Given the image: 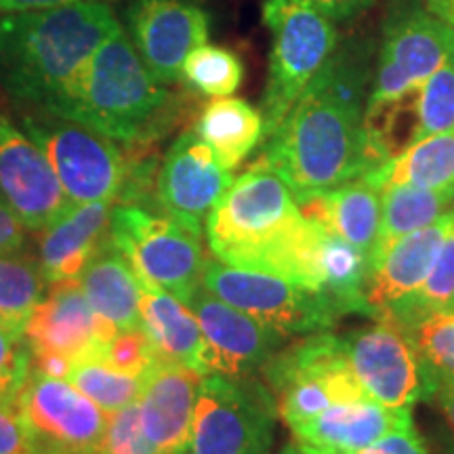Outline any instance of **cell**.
<instances>
[{
	"label": "cell",
	"instance_id": "cell-11",
	"mask_svg": "<svg viewBox=\"0 0 454 454\" xmlns=\"http://www.w3.org/2000/svg\"><path fill=\"white\" fill-rule=\"evenodd\" d=\"M27 448L41 454H101L107 412L64 379L30 368L17 397Z\"/></svg>",
	"mask_w": 454,
	"mask_h": 454
},
{
	"label": "cell",
	"instance_id": "cell-16",
	"mask_svg": "<svg viewBox=\"0 0 454 454\" xmlns=\"http://www.w3.org/2000/svg\"><path fill=\"white\" fill-rule=\"evenodd\" d=\"M0 194L27 231L41 234L74 202L43 150L0 112Z\"/></svg>",
	"mask_w": 454,
	"mask_h": 454
},
{
	"label": "cell",
	"instance_id": "cell-12",
	"mask_svg": "<svg viewBox=\"0 0 454 454\" xmlns=\"http://www.w3.org/2000/svg\"><path fill=\"white\" fill-rule=\"evenodd\" d=\"M454 51V30L419 0H394L383 24V44L366 104L419 89Z\"/></svg>",
	"mask_w": 454,
	"mask_h": 454
},
{
	"label": "cell",
	"instance_id": "cell-41",
	"mask_svg": "<svg viewBox=\"0 0 454 454\" xmlns=\"http://www.w3.org/2000/svg\"><path fill=\"white\" fill-rule=\"evenodd\" d=\"M27 450V438L20 414L0 404V454H21Z\"/></svg>",
	"mask_w": 454,
	"mask_h": 454
},
{
	"label": "cell",
	"instance_id": "cell-47",
	"mask_svg": "<svg viewBox=\"0 0 454 454\" xmlns=\"http://www.w3.org/2000/svg\"><path fill=\"white\" fill-rule=\"evenodd\" d=\"M280 454H309V452H308V450H305V448H303V446H301L297 440H293V442H288V444L282 448V450H280Z\"/></svg>",
	"mask_w": 454,
	"mask_h": 454
},
{
	"label": "cell",
	"instance_id": "cell-8",
	"mask_svg": "<svg viewBox=\"0 0 454 454\" xmlns=\"http://www.w3.org/2000/svg\"><path fill=\"white\" fill-rule=\"evenodd\" d=\"M276 419V400L263 381L207 374L187 454H271Z\"/></svg>",
	"mask_w": 454,
	"mask_h": 454
},
{
	"label": "cell",
	"instance_id": "cell-46",
	"mask_svg": "<svg viewBox=\"0 0 454 454\" xmlns=\"http://www.w3.org/2000/svg\"><path fill=\"white\" fill-rule=\"evenodd\" d=\"M427 9L454 30V0H425Z\"/></svg>",
	"mask_w": 454,
	"mask_h": 454
},
{
	"label": "cell",
	"instance_id": "cell-48",
	"mask_svg": "<svg viewBox=\"0 0 454 454\" xmlns=\"http://www.w3.org/2000/svg\"><path fill=\"white\" fill-rule=\"evenodd\" d=\"M21 454H41V452H36V450H30V448H27L26 452H21Z\"/></svg>",
	"mask_w": 454,
	"mask_h": 454
},
{
	"label": "cell",
	"instance_id": "cell-33",
	"mask_svg": "<svg viewBox=\"0 0 454 454\" xmlns=\"http://www.w3.org/2000/svg\"><path fill=\"white\" fill-rule=\"evenodd\" d=\"M67 383L74 385L82 395L93 400L101 411L112 414L139 400L144 379L121 372L104 364L99 357L87 356L72 362Z\"/></svg>",
	"mask_w": 454,
	"mask_h": 454
},
{
	"label": "cell",
	"instance_id": "cell-18",
	"mask_svg": "<svg viewBox=\"0 0 454 454\" xmlns=\"http://www.w3.org/2000/svg\"><path fill=\"white\" fill-rule=\"evenodd\" d=\"M24 337L32 357L57 356L67 362L95 356L112 340L84 297L81 282L51 284L27 320Z\"/></svg>",
	"mask_w": 454,
	"mask_h": 454
},
{
	"label": "cell",
	"instance_id": "cell-14",
	"mask_svg": "<svg viewBox=\"0 0 454 454\" xmlns=\"http://www.w3.org/2000/svg\"><path fill=\"white\" fill-rule=\"evenodd\" d=\"M187 308L194 311L202 333L198 356L200 374H219L227 379H251L263 371L270 357L286 345L278 334L240 309L215 297L200 286Z\"/></svg>",
	"mask_w": 454,
	"mask_h": 454
},
{
	"label": "cell",
	"instance_id": "cell-15",
	"mask_svg": "<svg viewBox=\"0 0 454 454\" xmlns=\"http://www.w3.org/2000/svg\"><path fill=\"white\" fill-rule=\"evenodd\" d=\"M231 181V170L217 160L196 130H185L168 147L156 175L158 211L200 236L208 213Z\"/></svg>",
	"mask_w": 454,
	"mask_h": 454
},
{
	"label": "cell",
	"instance_id": "cell-19",
	"mask_svg": "<svg viewBox=\"0 0 454 454\" xmlns=\"http://www.w3.org/2000/svg\"><path fill=\"white\" fill-rule=\"evenodd\" d=\"M204 374L158 357L144 374L139 395L141 425L160 454H187L198 389Z\"/></svg>",
	"mask_w": 454,
	"mask_h": 454
},
{
	"label": "cell",
	"instance_id": "cell-34",
	"mask_svg": "<svg viewBox=\"0 0 454 454\" xmlns=\"http://www.w3.org/2000/svg\"><path fill=\"white\" fill-rule=\"evenodd\" d=\"M244 66L234 51L204 43L187 55L181 81L208 98H230L242 84Z\"/></svg>",
	"mask_w": 454,
	"mask_h": 454
},
{
	"label": "cell",
	"instance_id": "cell-27",
	"mask_svg": "<svg viewBox=\"0 0 454 454\" xmlns=\"http://www.w3.org/2000/svg\"><path fill=\"white\" fill-rule=\"evenodd\" d=\"M194 130L227 170L240 167L265 137L261 112L238 98L208 101L198 116Z\"/></svg>",
	"mask_w": 454,
	"mask_h": 454
},
{
	"label": "cell",
	"instance_id": "cell-29",
	"mask_svg": "<svg viewBox=\"0 0 454 454\" xmlns=\"http://www.w3.org/2000/svg\"><path fill=\"white\" fill-rule=\"evenodd\" d=\"M362 179L377 190L385 185H414L434 192H454V130L423 137L394 160L368 170Z\"/></svg>",
	"mask_w": 454,
	"mask_h": 454
},
{
	"label": "cell",
	"instance_id": "cell-10",
	"mask_svg": "<svg viewBox=\"0 0 454 454\" xmlns=\"http://www.w3.org/2000/svg\"><path fill=\"white\" fill-rule=\"evenodd\" d=\"M202 286L286 339L328 331L339 320L316 288L265 271L231 268L217 259L204 265Z\"/></svg>",
	"mask_w": 454,
	"mask_h": 454
},
{
	"label": "cell",
	"instance_id": "cell-13",
	"mask_svg": "<svg viewBox=\"0 0 454 454\" xmlns=\"http://www.w3.org/2000/svg\"><path fill=\"white\" fill-rule=\"evenodd\" d=\"M345 354L366 395L389 408H411L431 400L438 383L402 331L387 322L357 328L340 337Z\"/></svg>",
	"mask_w": 454,
	"mask_h": 454
},
{
	"label": "cell",
	"instance_id": "cell-22",
	"mask_svg": "<svg viewBox=\"0 0 454 454\" xmlns=\"http://www.w3.org/2000/svg\"><path fill=\"white\" fill-rule=\"evenodd\" d=\"M114 204L107 200L74 204L53 225L41 231L38 265L47 286L81 278L107 240Z\"/></svg>",
	"mask_w": 454,
	"mask_h": 454
},
{
	"label": "cell",
	"instance_id": "cell-35",
	"mask_svg": "<svg viewBox=\"0 0 454 454\" xmlns=\"http://www.w3.org/2000/svg\"><path fill=\"white\" fill-rule=\"evenodd\" d=\"M408 337L438 383V389L442 385H454V311L425 317L408 331Z\"/></svg>",
	"mask_w": 454,
	"mask_h": 454
},
{
	"label": "cell",
	"instance_id": "cell-45",
	"mask_svg": "<svg viewBox=\"0 0 454 454\" xmlns=\"http://www.w3.org/2000/svg\"><path fill=\"white\" fill-rule=\"evenodd\" d=\"M435 400H438L440 411L444 414L448 427L454 434V385H442V387L435 391Z\"/></svg>",
	"mask_w": 454,
	"mask_h": 454
},
{
	"label": "cell",
	"instance_id": "cell-39",
	"mask_svg": "<svg viewBox=\"0 0 454 454\" xmlns=\"http://www.w3.org/2000/svg\"><path fill=\"white\" fill-rule=\"evenodd\" d=\"M32 368L26 337H15L0 326V404L13 408Z\"/></svg>",
	"mask_w": 454,
	"mask_h": 454
},
{
	"label": "cell",
	"instance_id": "cell-1",
	"mask_svg": "<svg viewBox=\"0 0 454 454\" xmlns=\"http://www.w3.org/2000/svg\"><path fill=\"white\" fill-rule=\"evenodd\" d=\"M204 231L221 263L317 291L320 227L303 217L288 185L261 158L231 181L204 221Z\"/></svg>",
	"mask_w": 454,
	"mask_h": 454
},
{
	"label": "cell",
	"instance_id": "cell-32",
	"mask_svg": "<svg viewBox=\"0 0 454 454\" xmlns=\"http://www.w3.org/2000/svg\"><path fill=\"white\" fill-rule=\"evenodd\" d=\"M442 311H454V225L425 282L411 297L395 303L379 322H387L408 333L425 317Z\"/></svg>",
	"mask_w": 454,
	"mask_h": 454
},
{
	"label": "cell",
	"instance_id": "cell-37",
	"mask_svg": "<svg viewBox=\"0 0 454 454\" xmlns=\"http://www.w3.org/2000/svg\"><path fill=\"white\" fill-rule=\"evenodd\" d=\"M95 357L116 371L144 379V374L158 360V354L145 333L137 328V331L118 333L112 340L101 345Z\"/></svg>",
	"mask_w": 454,
	"mask_h": 454
},
{
	"label": "cell",
	"instance_id": "cell-23",
	"mask_svg": "<svg viewBox=\"0 0 454 454\" xmlns=\"http://www.w3.org/2000/svg\"><path fill=\"white\" fill-rule=\"evenodd\" d=\"M78 282L112 339L118 333L141 328V282L110 238L90 259Z\"/></svg>",
	"mask_w": 454,
	"mask_h": 454
},
{
	"label": "cell",
	"instance_id": "cell-3",
	"mask_svg": "<svg viewBox=\"0 0 454 454\" xmlns=\"http://www.w3.org/2000/svg\"><path fill=\"white\" fill-rule=\"evenodd\" d=\"M175 95L147 70L121 26L90 55L51 116L87 127L122 145L154 141L168 129Z\"/></svg>",
	"mask_w": 454,
	"mask_h": 454
},
{
	"label": "cell",
	"instance_id": "cell-28",
	"mask_svg": "<svg viewBox=\"0 0 454 454\" xmlns=\"http://www.w3.org/2000/svg\"><path fill=\"white\" fill-rule=\"evenodd\" d=\"M320 227V225H317ZM317 291L325 294L334 314L339 317L348 314L368 316L366 305V278L368 259L354 244L331 234L320 227L317 238Z\"/></svg>",
	"mask_w": 454,
	"mask_h": 454
},
{
	"label": "cell",
	"instance_id": "cell-40",
	"mask_svg": "<svg viewBox=\"0 0 454 454\" xmlns=\"http://www.w3.org/2000/svg\"><path fill=\"white\" fill-rule=\"evenodd\" d=\"M354 454H429L427 446L414 425L406 429L394 431V434L385 435V438L377 440L368 448H362Z\"/></svg>",
	"mask_w": 454,
	"mask_h": 454
},
{
	"label": "cell",
	"instance_id": "cell-43",
	"mask_svg": "<svg viewBox=\"0 0 454 454\" xmlns=\"http://www.w3.org/2000/svg\"><path fill=\"white\" fill-rule=\"evenodd\" d=\"M333 21H345L366 11L374 0H305Z\"/></svg>",
	"mask_w": 454,
	"mask_h": 454
},
{
	"label": "cell",
	"instance_id": "cell-31",
	"mask_svg": "<svg viewBox=\"0 0 454 454\" xmlns=\"http://www.w3.org/2000/svg\"><path fill=\"white\" fill-rule=\"evenodd\" d=\"M47 294L41 265L26 254H0V326L24 337L32 311Z\"/></svg>",
	"mask_w": 454,
	"mask_h": 454
},
{
	"label": "cell",
	"instance_id": "cell-26",
	"mask_svg": "<svg viewBox=\"0 0 454 454\" xmlns=\"http://www.w3.org/2000/svg\"><path fill=\"white\" fill-rule=\"evenodd\" d=\"M141 331L154 345L158 357L198 371L202 333L194 311L184 301L141 284Z\"/></svg>",
	"mask_w": 454,
	"mask_h": 454
},
{
	"label": "cell",
	"instance_id": "cell-17",
	"mask_svg": "<svg viewBox=\"0 0 454 454\" xmlns=\"http://www.w3.org/2000/svg\"><path fill=\"white\" fill-rule=\"evenodd\" d=\"M127 24L139 57L162 84L179 82L187 55L208 41V15L190 0H133Z\"/></svg>",
	"mask_w": 454,
	"mask_h": 454
},
{
	"label": "cell",
	"instance_id": "cell-25",
	"mask_svg": "<svg viewBox=\"0 0 454 454\" xmlns=\"http://www.w3.org/2000/svg\"><path fill=\"white\" fill-rule=\"evenodd\" d=\"M374 41L368 36H351L334 44L320 70L308 84L309 93L328 104L364 118L366 101L372 90Z\"/></svg>",
	"mask_w": 454,
	"mask_h": 454
},
{
	"label": "cell",
	"instance_id": "cell-21",
	"mask_svg": "<svg viewBox=\"0 0 454 454\" xmlns=\"http://www.w3.org/2000/svg\"><path fill=\"white\" fill-rule=\"evenodd\" d=\"M452 225L454 211L435 223L400 238L385 253V257L368 271L366 278L364 294L368 316L379 322L395 303L411 297L421 286L434 268Z\"/></svg>",
	"mask_w": 454,
	"mask_h": 454
},
{
	"label": "cell",
	"instance_id": "cell-5",
	"mask_svg": "<svg viewBox=\"0 0 454 454\" xmlns=\"http://www.w3.org/2000/svg\"><path fill=\"white\" fill-rule=\"evenodd\" d=\"M288 429L309 421L333 404L368 397L351 368L343 340L333 333H311L286 343L261 371Z\"/></svg>",
	"mask_w": 454,
	"mask_h": 454
},
{
	"label": "cell",
	"instance_id": "cell-30",
	"mask_svg": "<svg viewBox=\"0 0 454 454\" xmlns=\"http://www.w3.org/2000/svg\"><path fill=\"white\" fill-rule=\"evenodd\" d=\"M454 211V192H434L414 185H385L381 190V227L368 271L394 244Z\"/></svg>",
	"mask_w": 454,
	"mask_h": 454
},
{
	"label": "cell",
	"instance_id": "cell-24",
	"mask_svg": "<svg viewBox=\"0 0 454 454\" xmlns=\"http://www.w3.org/2000/svg\"><path fill=\"white\" fill-rule=\"evenodd\" d=\"M297 207L305 219L354 244L371 261L381 227V190L357 177L326 194L301 198Z\"/></svg>",
	"mask_w": 454,
	"mask_h": 454
},
{
	"label": "cell",
	"instance_id": "cell-9",
	"mask_svg": "<svg viewBox=\"0 0 454 454\" xmlns=\"http://www.w3.org/2000/svg\"><path fill=\"white\" fill-rule=\"evenodd\" d=\"M21 127L47 156L74 204L118 202L130 160L116 141L38 110L26 114Z\"/></svg>",
	"mask_w": 454,
	"mask_h": 454
},
{
	"label": "cell",
	"instance_id": "cell-42",
	"mask_svg": "<svg viewBox=\"0 0 454 454\" xmlns=\"http://www.w3.org/2000/svg\"><path fill=\"white\" fill-rule=\"evenodd\" d=\"M26 227L0 194V254L20 253L26 247Z\"/></svg>",
	"mask_w": 454,
	"mask_h": 454
},
{
	"label": "cell",
	"instance_id": "cell-2",
	"mask_svg": "<svg viewBox=\"0 0 454 454\" xmlns=\"http://www.w3.org/2000/svg\"><path fill=\"white\" fill-rule=\"evenodd\" d=\"M121 26L110 3L3 13L0 87L13 101L51 112L90 55Z\"/></svg>",
	"mask_w": 454,
	"mask_h": 454
},
{
	"label": "cell",
	"instance_id": "cell-44",
	"mask_svg": "<svg viewBox=\"0 0 454 454\" xmlns=\"http://www.w3.org/2000/svg\"><path fill=\"white\" fill-rule=\"evenodd\" d=\"M76 3H112V0H0V13H21V11H38L64 7Z\"/></svg>",
	"mask_w": 454,
	"mask_h": 454
},
{
	"label": "cell",
	"instance_id": "cell-36",
	"mask_svg": "<svg viewBox=\"0 0 454 454\" xmlns=\"http://www.w3.org/2000/svg\"><path fill=\"white\" fill-rule=\"evenodd\" d=\"M419 141L454 130V51L419 87Z\"/></svg>",
	"mask_w": 454,
	"mask_h": 454
},
{
	"label": "cell",
	"instance_id": "cell-38",
	"mask_svg": "<svg viewBox=\"0 0 454 454\" xmlns=\"http://www.w3.org/2000/svg\"><path fill=\"white\" fill-rule=\"evenodd\" d=\"M101 454H160L141 425L139 400L122 411L107 414V427Z\"/></svg>",
	"mask_w": 454,
	"mask_h": 454
},
{
	"label": "cell",
	"instance_id": "cell-7",
	"mask_svg": "<svg viewBox=\"0 0 454 454\" xmlns=\"http://www.w3.org/2000/svg\"><path fill=\"white\" fill-rule=\"evenodd\" d=\"M107 238L145 286L173 294L185 305L202 286L207 259L200 236L168 215L114 204Z\"/></svg>",
	"mask_w": 454,
	"mask_h": 454
},
{
	"label": "cell",
	"instance_id": "cell-4",
	"mask_svg": "<svg viewBox=\"0 0 454 454\" xmlns=\"http://www.w3.org/2000/svg\"><path fill=\"white\" fill-rule=\"evenodd\" d=\"M259 158L288 185L294 200L326 194L374 170L362 118L309 90L265 137Z\"/></svg>",
	"mask_w": 454,
	"mask_h": 454
},
{
	"label": "cell",
	"instance_id": "cell-49",
	"mask_svg": "<svg viewBox=\"0 0 454 454\" xmlns=\"http://www.w3.org/2000/svg\"><path fill=\"white\" fill-rule=\"evenodd\" d=\"M446 454H454V448H448V450H446Z\"/></svg>",
	"mask_w": 454,
	"mask_h": 454
},
{
	"label": "cell",
	"instance_id": "cell-6",
	"mask_svg": "<svg viewBox=\"0 0 454 454\" xmlns=\"http://www.w3.org/2000/svg\"><path fill=\"white\" fill-rule=\"evenodd\" d=\"M263 21L271 32V53L259 112L268 137L333 53L337 30L333 20L305 0H265Z\"/></svg>",
	"mask_w": 454,
	"mask_h": 454
},
{
	"label": "cell",
	"instance_id": "cell-20",
	"mask_svg": "<svg viewBox=\"0 0 454 454\" xmlns=\"http://www.w3.org/2000/svg\"><path fill=\"white\" fill-rule=\"evenodd\" d=\"M411 425H414L411 408H389L372 397H362L333 404L291 431L294 440L316 452L354 454Z\"/></svg>",
	"mask_w": 454,
	"mask_h": 454
}]
</instances>
